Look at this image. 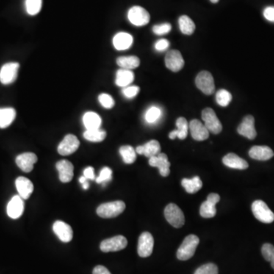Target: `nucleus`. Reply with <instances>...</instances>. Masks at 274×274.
I'll return each instance as SVG.
<instances>
[{"instance_id": "f257e3e1", "label": "nucleus", "mask_w": 274, "mask_h": 274, "mask_svg": "<svg viewBox=\"0 0 274 274\" xmlns=\"http://www.w3.org/2000/svg\"><path fill=\"white\" fill-rule=\"evenodd\" d=\"M199 243L200 239L195 235L187 236L177 251V258L180 261H187L191 259L195 254L196 249L198 246Z\"/></svg>"}, {"instance_id": "f03ea898", "label": "nucleus", "mask_w": 274, "mask_h": 274, "mask_svg": "<svg viewBox=\"0 0 274 274\" xmlns=\"http://www.w3.org/2000/svg\"><path fill=\"white\" fill-rule=\"evenodd\" d=\"M126 204L121 200L109 202L100 205L97 209V214L101 218L110 219L118 217L124 211Z\"/></svg>"}, {"instance_id": "7ed1b4c3", "label": "nucleus", "mask_w": 274, "mask_h": 274, "mask_svg": "<svg viewBox=\"0 0 274 274\" xmlns=\"http://www.w3.org/2000/svg\"><path fill=\"white\" fill-rule=\"evenodd\" d=\"M164 217L169 224L175 228H181L184 225V213L175 203H170L164 209Z\"/></svg>"}, {"instance_id": "20e7f679", "label": "nucleus", "mask_w": 274, "mask_h": 274, "mask_svg": "<svg viewBox=\"0 0 274 274\" xmlns=\"http://www.w3.org/2000/svg\"><path fill=\"white\" fill-rule=\"evenodd\" d=\"M255 218L264 223H271L274 221V214L262 200H255L251 206Z\"/></svg>"}, {"instance_id": "39448f33", "label": "nucleus", "mask_w": 274, "mask_h": 274, "mask_svg": "<svg viewBox=\"0 0 274 274\" xmlns=\"http://www.w3.org/2000/svg\"><path fill=\"white\" fill-rule=\"evenodd\" d=\"M202 119L209 132L218 134L222 131V125L220 120L217 117L215 111L210 108L205 109L202 111Z\"/></svg>"}, {"instance_id": "423d86ee", "label": "nucleus", "mask_w": 274, "mask_h": 274, "mask_svg": "<svg viewBox=\"0 0 274 274\" xmlns=\"http://www.w3.org/2000/svg\"><path fill=\"white\" fill-rule=\"evenodd\" d=\"M195 83L197 87L205 95H212L215 91L214 79L209 72H200L196 78Z\"/></svg>"}, {"instance_id": "0eeeda50", "label": "nucleus", "mask_w": 274, "mask_h": 274, "mask_svg": "<svg viewBox=\"0 0 274 274\" xmlns=\"http://www.w3.org/2000/svg\"><path fill=\"white\" fill-rule=\"evenodd\" d=\"M128 19L134 26H146L150 21V13L141 6H134L128 12Z\"/></svg>"}, {"instance_id": "6e6552de", "label": "nucleus", "mask_w": 274, "mask_h": 274, "mask_svg": "<svg viewBox=\"0 0 274 274\" xmlns=\"http://www.w3.org/2000/svg\"><path fill=\"white\" fill-rule=\"evenodd\" d=\"M18 62H8L4 64L0 70V82L3 85L12 84L16 80L18 76Z\"/></svg>"}, {"instance_id": "1a4fd4ad", "label": "nucleus", "mask_w": 274, "mask_h": 274, "mask_svg": "<svg viewBox=\"0 0 274 274\" xmlns=\"http://www.w3.org/2000/svg\"><path fill=\"white\" fill-rule=\"evenodd\" d=\"M128 246V240L123 236H117L111 239H106L101 242L100 249L101 251L115 252L123 250Z\"/></svg>"}, {"instance_id": "9d476101", "label": "nucleus", "mask_w": 274, "mask_h": 274, "mask_svg": "<svg viewBox=\"0 0 274 274\" xmlns=\"http://www.w3.org/2000/svg\"><path fill=\"white\" fill-rule=\"evenodd\" d=\"M220 200L219 194L213 193L208 196L207 200L200 206V214L203 218L209 219L215 217L217 214L216 205Z\"/></svg>"}, {"instance_id": "9b49d317", "label": "nucleus", "mask_w": 274, "mask_h": 274, "mask_svg": "<svg viewBox=\"0 0 274 274\" xmlns=\"http://www.w3.org/2000/svg\"><path fill=\"white\" fill-rule=\"evenodd\" d=\"M79 145H80V142L76 136L68 134L64 138L62 142L58 145V153L61 156H70L79 149Z\"/></svg>"}, {"instance_id": "f8f14e48", "label": "nucleus", "mask_w": 274, "mask_h": 274, "mask_svg": "<svg viewBox=\"0 0 274 274\" xmlns=\"http://www.w3.org/2000/svg\"><path fill=\"white\" fill-rule=\"evenodd\" d=\"M154 247V239L148 231L142 233L138 241V255L141 258H148L153 253Z\"/></svg>"}, {"instance_id": "ddd939ff", "label": "nucleus", "mask_w": 274, "mask_h": 274, "mask_svg": "<svg viewBox=\"0 0 274 274\" xmlns=\"http://www.w3.org/2000/svg\"><path fill=\"white\" fill-rule=\"evenodd\" d=\"M164 62H165L166 67L175 73L180 71L184 66V60L182 55L180 51H176V50H172L167 53L164 58Z\"/></svg>"}, {"instance_id": "4468645a", "label": "nucleus", "mask_w": 274, "mask_h": 274, "mask_svg": "<svg viewBox=\"0 0 274 274\" xmlns=\"http://www.w3.org/2000/svg\"><path fill=\"white\" fill-rule=\"evenodd\" d=\"M53 230L58 239L64 243L71 242L73 237V231L69 224L62 221H56L53 225Z\"/></svg>"}, {"instance_id": "2eb2a0df", "label": "nucleus", "mask_w": 274, "mask_h": 274, "mask_svg": "<svg viewBox=\"0 0 274 274\" xmlns=\"http://www.w3.org/2000/svg\"><path fill=\"white\" fill-rule=\"evenodd\" d=\"M149 164L152 167H158L162 177L168 176L170 174L171 163L168 162L167 155L164 153H160L157 156L150 158Z\"/></svg>"}, {"instance_id": "dca6fc26", "label": "nucleus", "mask_w": 274, "mask_h": 274, "mask_svg": "<svg viewBox=\"0 0 274 274\" xmlns=\"http://www.w3.org/2000/svg\"><path fill=\"white\" fill-rule=\"evenodd\" d=\"M24 209V200L19 195L14 196L7 205L8 216L13 219L19 218L23 215Z\"/></svg>"}, {"instance_id": "f3484780", "label": "nucleus", "mask_w": 274, "mask_h": 274, "mask_svg": "<svg viewBox=\"0 0 274 274\" xmlns=\"http://www.w3.org/2000/svg\"><path fill=\"white\" fill-rule=\"evenodd\" d=\"M189 130L193 139L197 141H204L209 137V131L199 120H192L189 123Z\"/></svg>"}, {"instance_id": "a211bd4d", "label": "nucleus", "mask_w": 274, "mask_h": 274, "mask_svg": "<svg viewBox=\"0 0 274 274\" xmlns=\"http://www.w3.org/2000/svg\"><path fill=\"white\" fill-rule=\"evenodd\" d=\"M240 135L249 139H254L257 137V131L255 127V118L253 116L247 115L244 117L242 123L237 129Z\"/></svg>"}, {"instance_id": "6ab92c4d", "label": "nucleus", "mask_w": 274, "mask_h": 274, "mask_svg": "<svg viewBox=\"0 0 274 274\" xmlns=\"http://www.w3.org/2000/svg\"><path fill=\"white\" fill-rule=\"evenodd\" d=\"M37 162V156L33 153H25L18 155L15 159L18 167L26 173L31 172L34 168V164Z\"/></svg>"}, {"instance_id": "aec40b11", "label": "nucleus", "mask_w": 274, "mask_h": 274, "mask_svg": "<svg viewBox=\"0 0 274 274\" xmlns=\"http://www.w3.org/2000/svg\"><path fill=\"white\" fill-rule=\"evenodd\" d=\"M56 168L59 173V178L61 182L69 183L72 181L74 175V167L71 162L67 160L59 161L56 164Z\"/></svg>"}, {"instance_id": "412c9836", "label": "nucleus", "mask_w": 274, "mask_h": 274, "mask_svg": "<svg viewBox=\"0 0 274 274\" xmlns=\"http://www.w3.org/2000/svg\"><path fill=\"white\" fill-rule=\"evenodd\" d=\"M249 156L255 160L267 161L273 157L274 153L267 145H255L249 150Z\"/></svg>"}, {"instance_id": "4be33fe9", "label": "nucleus", "mask_w": 274, "mask_h": 274, "mask_svg": "<svg viewBox=\"0 0 274 274\" xmlns=\"http://www.w3.org/2000/svg\"><path fill=\"white\" fill-rule=\"evenodd\" d=\"M15 187L18 191V195L23 200H28L34 192L32 182L26 177H18L15 181Z\"/></svg>"}, {"instance_id": "5701e85b", "label": "nucleus", "mask_w": 274, "mask_h": 274, "mask_svg": "<svg viewBox=\"0 0 274 274\" xmlns=\"http://www.w3.org/2000/svg\"><path fill=\"white\" fill-rule=\"evenodd\" d=\"M161 152L160 143L156 139L150 140L142 145H139L136 149V153L139 155H143L148 158L157 156Z\"/></svg>"}, {"instance_id": "b1692460", "label": "nucleus", "mask_w": 274, "mask_h": 274, "mask_svg": "<svg viewBox=\"0 0 274 274\" xmlns=\"http://www.w3.org/2000/svg\"><path fill=\"white\" fill-rule=\"evenodd\" d=\"M134 43V38L131 34L126 32H119L113 38V45L117 51H125L129 49Z\"/></svg>"}, {"instance_id": "393cba45", "label": "nucleus", "mask_w": 274, "mask_h": 274, "mask_svg": "<svg viewBox=\"0 0 274 274\" xmlns=\"http://www.w3.org/2000/svg\"><path fill=\"white\" fill-rule=\"evenodd\" d=\"M222 162L227 167L239 169V170H245L248 167V163L246 161L235 153H228L226 156H224Z\"/></svg>"}, {"instance_id": "a878e982", "label": "nucleus", "mask_w": 274, "mask_h": 274, "mask_svg": "<svg viewBox=\"0 0 274 274\" xmlns=\"http://www.w3.org/2000/svg\"><path fill=\"white\" fill-rule=\"evenodd\" d=\"M82 121L86 130L100 129L102 123L101 117L92 111H88L83 115Z\"/></svg>"}, {"instance_id": "bb28decb", "label": "nucleus", "mask_w": 274, "mask_h": 274, "mask_svg": "<svg viewBox=\"0 0 274 274\" xmlns=\"http://www.w3.org/2000/svg\"><path fill=\"white\" fill-rule=\"evenodd\" d=\"M134 73L132 70L120 69L116 73L115 83L117 86L121 88L128 87L134 81Z\"/></svg>"}, {"instance_id": "cd10ccee", "label": "nucleus", "mask_w": 274, "mask_h": 274, "mask_svg": "<svg viewBox=\"0 0 274 274\" xmlns=\"http://www.w3.org/2000/svg\"><path fill=\"white\" fill-rule=\"evenodd\" d=\"M176 126L178 129L172 131L169 134V138L171 139H175V138H179L180 139H186L188 134L189 124L187 120L184 117H179L176 120Z\"/></svg>"}, {"instance_id": "c85d7f7f", "label": "nucleus", "mask_w": 274, "mask_h": 274, "mask_svg": "<svg viewBox=\"0 0 274 274\" xmlns=\"http://www.w3.org/2000/svg\"><path fill=\"white\" fill-rule=\"evenodd\" d=\"M16 117V111L12 108L0 109V128L4 129L12 124Z\"/></svg>"}, {"instance_id": "c756f323", "label": "nucleus", "mask_w": 274, "mask_h": 274, "mask_svg": "<svg viewBox=\"0 0 274 274\" xmlns=\"http://www.w3.org/2000/svg\"><path fill=\"white\" fill-rule=\"evenodd\" d=\"M117 64L121 69L132 70L139 67L140 60L135 56H120L117 59Z\"/></svg>"}, {"instance_id": "7c9ffc66", "label": "nucleus", "mask_w": 274, "mask_h": 274, "mask_svg": "<svg viewBox=\"0 0 274 274\" xmlns=\"http://www.w3.org/2000/svg\"><path fill=\"white\" fill-rule=\"evenodd\" d=\"M181 184L189 194H195L203 187V182L198 176L194 177L192 179L184 178L181 181Z\"/></svg>"}, {"instance_id": "2f4dec72", "label": "nucleus", "mask_w": 274, "mask_h": 274, "mask_svg": "<svg viewBox=\"0 0 274 274\" xmlns=\"http://www.w3.org/2000/svg\"><path fill=\"white\" fill-rule=\"evenodd\" d=\"M119 152L125 164H133L137 159L136 150L131 145H123Z\"/></svg>"}, {"instance_id": "473e14b6", "label": "nucleus", "mask_w": 274, "mask_h": 274, "mask_svg": "<svg viewBox=\"0 0 274 274\" xmlns=\"http://www.w3.org/2000/svg\"><path fill=\"white\" fill-rule=\"evenodd\" d=\"M107 134L106 131H101L100 129L97 130H86L83 134V137L86 140L92 142H100L104 140Z\"/></svg>"}, {"instance_id": "72a5a7b5", "label": "nucleus", "mask_w": 274, "mask_h": 274, "mask_svg": "<svg viewBox=\"0 0 274 274\" xmlns=\"http://www.w3.org/2000/svg\"><path fill=\"white\" fill-rule=\"evenodd\" d=\"M179 28L181 32L186 35H192L195 31L196 26L192 18L187 15H182L178 20Z\"/></svg>"}, {"instance_id": "f704fd0d", "label": "nucleus", "mask_w": 274, "mask_h": 274, "mask_svg": "<svg viewBox=\"0 0 274 274\" xmlns=\"http://www.w3.org/2000/svg\"><path fill=\"white\" fill-rule=\"evenodd\" d=\"M162 111L157 106H151L145 114V120L146 123L153 124L160 119Z\"/></svg>"}, {"instance_id": "c9c22d12", "label": "nucleus", "mask_w": 274, "mask_h": 274, "mask_svg": "<svg viewBox=\"0 0 274 274\" xmlns=\"http://www.w3.org/2000/svg\"><path fill=\"white\" fill-rule=\"evenodd\" d=\"M216 99H217V102L218 103L219 106H222V107H226L233 100V96L228 91L225 90V89H221L217 92Z\"/></svg>"}, {"instance_id": "e433bc0d", "label": "nucleus", "mask_w": 274, "mask_h": 274, "mask_svg": "<svg viewBox=\"0 0 274 274\" xmlns=\"http://www.w3.org/2000/svg\"><path fill=\"white\" fill-rule=\"evenodd\" d=\"M26 10L30 15H35L40 12L42 7V0H26Z\"/></svg>"}, {"instance_id": "4c0bfd02", "label": "nucleus", "mask_w": 274, "mask_h": 274, "mask_svg": "<svg viewBox=\"0 0 274 274\" xmlns=\"http://www.w3.org/2000/svg\"><path fill=\"white\" fill-rule=\"evenodd\" d=\"M261 253L266 261H269L274 270V246L271 244H264L261 248Z\"/></svg>"}, {"instance_id": "58836bf2", "label": "nucleus", "mask_w": 274, "mask_h": 274, "mask_svg": "<svg viewBox=\"0 0 274 274\" xmlns=\"http://www.w3.org/2000/svg\"><path fill=\"white\" fill-rule=\"evenodd\" d=\"M111 179H112V170L109 167H104L101 169L99 176L95 179V181L98 184L106 185Z\"/></svg>"}, {"instance_id": "ea45409f", "label": "nucleus", "mask_w": 274, "mask_h": 274, "mask_svg": "<svg viewBox=\"0 0 274 274\" xmlns=\"http://www.w3.org/2000/svg\"><path fill=\"white\" fill-rule=\"evenodd\" d=\"M98 101L103 108L106 109H111L115 104L114 98L109 94L102 93L98 96Z\"/></svg>"}, {"instance_id": "a19ab883", "label": "nucleus", "mask_w": 274, "mask_h": 274, "mask_svg": "<svg viewBox=\"0 0 274 274\" xmlns=\"http://www.w3.org/2000/svg\"><path fill=\"white\" fill-rule=\"evenodd\" d=\"M218 267L214 264H206L197 269L194 274H218Z\"/></svg>"}, {"instance_id": "79ce46f5", "label": "nucleus", "mask_w": 274, "mask_h": 274, "mask_svg": "<svg viewBox=\"0 0 274 274\" xmlns=\"http://www.w3.org/2000/svg\"><path fill=\"white\" fill-rule=\"evenodd\" d=\"M139 90L140 89L137 86H129L128 87L123 88L122 93L127 98L131 99V98H135L137 96Z\"/></svg>"}, {"instance_id": "37998d69", "label": "nucleus", "mask_w": 274, "mask_h": 274, "mask_svg": "<svg viewBox=\"0 0 274 274\" xmlns=\"http://www.w3.org/2000/svg\"><path fill=\"white\" fill-rule=\"evenodd\" d=\"M172 30V26L169 23H163V24L156 25L153 26V31L154 34L157 35H164L170 32Z\"/></svg>"}, {"instance_id": "c03bdc74", "label": "nucleus", "mask_w": 274, "mask_h": 274, "mask_svg": "<svg viewBox=\"0 0 274 274\" xmlns=\"http://www.w3.org/2000/svg\"><path fill=\"white\" fill-rule=\"evenodd\" d=\"M169 45L170 44H169L168 40H166V39H161V40H157L155 44V48H156V51L162 52L169 48Z\"/></svg>"}, {"instance_id": "a18cd8bd", "label": "nucleus", "mask_w": 274, "mask_h": 274, "mask_svg": "<svg viewBox=\"0 0 274 274\" xmlns=\"http://www.w3.org/2000/svg\"><path fill=\"white\" fill-rule=\"evenodd\" d=\"M264 16L267 21L274 23V7L273 6H269L266 8L264 11Z\"/></svg>"}, {"instance_id": "49530a36", "label": "nucleus", "mask_w": 274, "mask_h": 274, "mask_svg": "<svg viewBox=\"0 0 274 274\" xmlns=\"http://www.w3.org/2000/svg\"><path fill=\"white\" fill-rule=\"evenodd\" d=\"M84 175L83 176L86 177L88 180H95V170H94L93 167H88L85 169L84 172H83Z\"/></svg>"}, {"instance_id": "de8ad7c7", "label": "nucleus", "mask_w": 274, "mask_h": 274, "mask_svg": "<svg viewBox=\"0 0 274 274\" xmlns=\"http://www.w3.org/2000/svg\"><path fill=\"white\" fill-rule=\"evenodd\" d=\"M92 274H111L104 266L98 265L94 268Z\"/></svg>"}, {"instance_id": "09e8293b", "label": "nucleus", "mask_w": 274, "mask_h": 274, "mask_svg": "<svg viewBox=\"0 0 274 274\" xmlns=\"http://www.w3.org/2000/svg\"><path fill=\"white\" fill-rule=\"evenodd\" d=\"M82 186V188L84 189V190H88L89 187V183L88 182V181H86V182L83 183Z\"/></svg>"}, {"instance_id": "8fccbe9b", "label": "nucleus", "mask_w": 274, "mask_h": 274, "mask_svg": "<svg viewBox=\"0 0 274 274\" xmlns=\"http://www.w3.org/2000/svg\"><path fill=\"white\" fill-rule=\"evenodd\" d=\"M86 181H88V179L85 176H82L80 178H79V182H80L81 184H82L83 183L86 182Z\"/></svg>"}, {"instance_id": "3c124183", "label": "nucleus", "mask_w": 274, "mask_h": 274, "mask_svg": "<svg viewBox=\"0 0 274 274\" xmlns=\"http://www.w3.org/2000/svg\"><path fill=\"white\" fill-rule=\"evenodd\" d=\"M219 1V0H210L211 3H217Z\"/></svg>"}]
</instances>
